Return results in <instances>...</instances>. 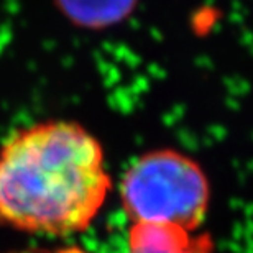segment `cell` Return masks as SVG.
<instances>
[{
    "instance_id": "obj_1",
    "label": "cell",
    "mask_w": 253,
    "mask_h": 253,
    "mask_svg": "<svg viewBox=\"0 0 253 253\" xmlns=\"http://www.w3.org/2000/svg\"><path fill=\"white\" fill-rule=\"evenodd\" d=\"M112 191L100 141L71 120L15 130L0 145V222L66 237L97 219Z\"/></svg>"
},
{
    "instance_id": "obj_5",
    "label": "cell",
    "mask_w": 253,
    "mask_h": 253,
    "mask_svg": "<svg viewBox=\"0 0 253 253\" xmlns=\"http://www.w3.org/2000/svg\"><path fill=\"white\" fill-rule=\"evenodd\" d=\"M7 253H89L81 247L68 245V247H58V249H25V250H15Z\"/></svg>"
},
{
    "instance_id": "obj_3",
    "label": "cell",
    "mask_w": 253,
    "mask_h": 253,
    "mask_svg": "<svg viewBox=\"0 0 253 253\" xmlns=\"http://www.w3.org/2000/svg\"><path fill=\"white\" fill-rule=\"evenodd\" d=\"M126 253H214V245L207 234L173 225L130 224Z\"/></svg>"
},
{
    "instance_id": "obj_4",
    "label": "cell",
    "mask_w": 253,
    "mask_h": 253,
    "mask_svg": "<svg viewBox=\"0 0 253 253\" xmlns=\"http://www.w3.org/2000/svg\"><path fill=\"white\" fill-rule=\"evenodd\" d=\"M59 13L84 30H105L124 23L135 12L138 0H53Z\"/></svg>"
},
{
    "instance_id": "obj_2",
    "label": "cell",
    "mask_w": 253,
    "mask_h": 253,
    "mask_svg": "<svg viewBox=\"0 0 253 253\" xmlns=\"http://www.w3.org/2000/svg\"><path fill=\"white\" fill-rule=\"evenodd\" d=\"M130 224L173 225L197 232L211 202L209 179L189 155L161 148L138 156L120 183Z\"/></svg>"
}]
</instances>
